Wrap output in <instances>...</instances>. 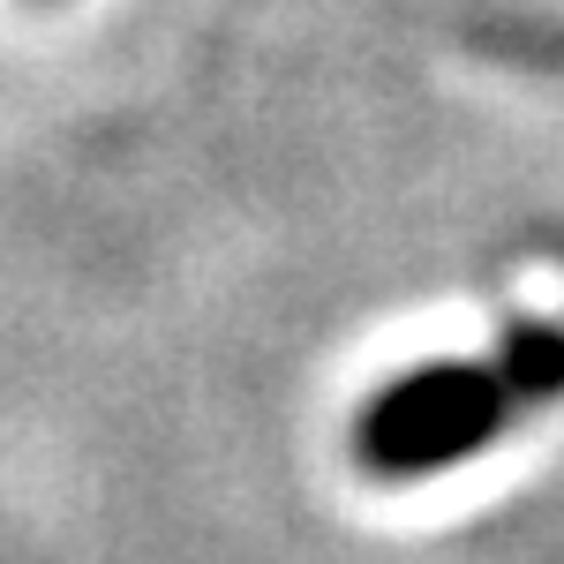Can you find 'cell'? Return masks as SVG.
<instances>
[{
    "label": "cell",
    "instance_id": "obj_1",
    "mask_svg": "<svg viewBox=\"0 0 564 564\" xmlns=\"http://www.w3.org/2000/svg\"><path fill=\"white\" fill-rule=\"evenodd\" d=\"M564 391V339L557 332H512L505 361H436L422 377H399L361 414V459L377 475H436L452 459L481 452L512 422L520 399Z\"/></svg>",
    "mask_w": 564,
    "mask_h": 564
}]
</instances>
